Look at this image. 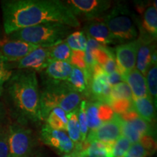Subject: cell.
Wrapping results in <instances>:
<instances>
[{
	"label": "cell",
	"mask_w": 157,
	"mask_h": 157,
	"mask_svg": "<svg viewBox=\"0 0 157 157\" xmlns=\"http://www.w3.org/2000/svg\"><path fill=\"white\" fill-rule=\"evenodd\" d=\"M78 109L67 114L68 124L67 132L68 135L72 142L74 143L75 148H77L81 143V135H80L79 124L78 121Z\"/></svg>",
	"instance_id": "cell-23"
},
{
	"label": "cell",
	"mask_w": 157,
	"mask_h": 157,
	"mask_svg": "<svg viewBox=\"0 0 157 157\" xmlns=\"http://www.w3.org/2000/svg\"><path fill=\"white\" fill-rule=\"evenodd\" d=\"M121 117L119 115L114 113L112 119L102 124L95 130L90 132L83 143L89 144L93 142L115 143L121 135Z\"/></svg>",
	"instance_id": "cell-9"
},
{
	"label": "cell",
	"mask_w": 157,
	"mask_h": 157,
	"mask_svg": "<svg viewBox=\"0 0 157 157\" xmlns=\"http://www.w3.org/2000/svg\"><path fill=\"white\" fill-rule=\"evenodd\" d=\"M156 109L151 98H137L132 100V110L139 117L148 122L154 124L156 121Z\"/></svg>",
	"instance_id": "cell-18"
},
{
	"label": "cell",
	"mask_w": 157,
	"mask_h": 157,
	"mask_svg": "<svg viewBox=\"0 0 157 157\" xmlns=\"http://www.w3.org/2000/svg\"><path fill=\"white\" fill-rule=\"evenodd\" d=\"M30 157H43L41 154H36L34 155V156H31Z\"/></svg>",
	"instance_id": "cell-41"
},
{
	"label": "cell",
	"mask_w": 157,
	"mask_h": 157,
	"mask_svg": "<svg viewBox=\"0 0 157 157\" xmlns=\"http://www.w3.org/2000/svg\"><path fill=\"white\" fill-rule=\"evenodd\" d=\"M73 28L59 23H46L20 29L7 38L49 48L66 40Z\"/></svg>",
	"instance_id": "cell-4"
},
{
	"label": "cell",
	"mask_w": 157,
	"mask_h": 157,
	"mask_svg": "<svg viewBox=\"0 0 157 157\" xmlns=\"http://www.w3.org/2000/svg\"><path fill=\"white\" fill-rule=\"evenodd\" d=\"M121 78L130 88L132 100L149 96L146 76H143L136 68L128 72Z\"/></svg>",
	"instance_id": "cell-17"
},
{
	"label": "cell",
	"mask_w": 157,
	"mask_h": 157,
	"mask_svg": "<svg viewBox=\"0 0 157 157\" xmlns=\"http://www.w3.org/2000/svg\"><path fill=\"white\" fill-rule=\"evenodd\" d=\"M86 114L88 129L95 130L102 124L112 119L114 112L108 104L98 101L86 102Z\"/></svg>",
	"instance_id": "cell-14"
},
{
	"label": "cell",
	"mask_w": 157,
	"mask_h": 157,
	"mask_svg": "<svg viewBox=\"0 0 157 157\" xmlns=\"http://www.w3.org/2000/svg\"><path fill=\"white\" fill-rule=\"evenodd\" d=\"M127 122L143 136L156 137V127H154V124L148 122L139 117Z\"/></svg>",
	"instance_id": "cell-28"
},
{
	"label": "cell",
	"mask_w": 157,
	"mask_h": 157,
	"mask_svg": "<svg viewBox=\"0 0 157 157\" xmlns=\"http://www.w3.org/2000/svg\"><path fill=\"white\" fill-rule=\"evenodd\" d=\"M64 2L76 17L88 21L101 18L111 7V2L108 0H68Z\"/></svg>",
	"instance_id": "cell-7"
},
{
	"label": "cell",
	"mask_w": 157,
	"mask_h": 157,
	"mask_svg": "<svg viewBox=\"0 0 157 157\" xmlns=\"http://www.w3.org/2000/svg\"><path fill=\"white\" fill-rule=\"evenodd\" d=\"M74 90L80 94H87L88 84L84 71L73 66L71 73L66 81Z\"/></svg>",
	"instance_id": "cell-21"
},
{
	"label": "cell",
	"mask_w": 157,
	"mask_h": 157,
	"mask_svg": "<svg viewBox=\"0 0 157 157\" xmlns=\"http://www.w3.org/2000/svg\"><path fill=\"white\" fill-rule=\"evenodd\" d=\"M9 157H30L36 145L31 129L14 121L9 124Z\"/></svg>",
	"instance_id": "cell-6"
},
{
	"label": "cell",
	"mask_w": 157,
	"mask_h": 157,
	"mask_svg": "<svg viewBox=\"0 0 157 157\" xmlns=\"http://www.w3.org/2000/svg\"><path fill=\"white\" fill-rule=\"evenodd\" d=\"M84 32L87 36L95 39L102 45L119 43L115 36L110 32L103 19L98 18L89 21L84 27Z\"/></svg>",
	"instance_id": "cell-15"
},
{
	"label": "cell",
	"mask_w": 157,
	"mask_h": 157,
	"mask_svg": "<svg viewBox=\"0 0 157 157\" xmlns=\"http://www.w3.org/2000/svg\"><path fill=\"white\" fill-rule=\"evenodd\" d=\"M7 111L15 121L23 125L42 121L40 114V92L36 72L29 70L13 71L4 84Z\"/></svg>",
	"instance_id": "cell-2"
},
{
	"label": "cell",
	"mask_w": 157,
	"mask_h": 157,
	"mask_svg": "<svg viewBox=\"0 0 157 157\" xmlns=\"http://www.w3.org/2000/svg\"><path fill=\"white\" fill-rule=\"evenodd\" d=\"M39 48L27 42L0 37V56L7 63L17 61Z\"/></svg>",
	"instance_id": "cell-11"
},
{
	"label": "cell",
	"mask_w": 157,
	"mask_h": 157,
	"mask_svg": "<svg viewBox=\"0 0 157 157\" xmlns=\"http://www.w3.org/2000/svg\"><path fill=\"white\" fill-rule=\"evenodd\" d=\"M66 42L71 51L84 52L87 48V36L82 31L71 33L66 38Z\"/></svg>",
	"instance_id": "cell-25"
},
{
	"label": "cell",
	"mask_w": 157,
	"mask_h": 157,
	"mask_svg": "<svg viewBox=\"0 0 157 157\" xmlns=\"http://www.w3.org/2000/svg\"><path fill=\"white\" fill-rule=\"evenodd\" d=\"M110 106L112 109L114 113L121 115L132 110V101L126 99L114 100L110 103Z\"/></svg>",
	"instance_id": "cell-33"
},
{
	"label": "cell",
	"mask_w": 157,
	"mask_h": 157,
	"mask_svg": "<svg viewBox=\"0 0 157 157\" xmlns=\"http://www.w3.org/2000/svg\"><path fill=\"white\" fill-rule=\"evenodd\" d=\"M150 153L140 143H136L131 145L128 151L124 157H146Z\"/></svg>",
	"instance_id": "cell-36"
},
{
	"label": "cell",
	"mask_w": 157,
	"mask_h": 157,
	"mask_svg": "<svg viewBox=\"0 0 157 157\" xmlns=\"http://www.w3.org/2000/svg\"><path fill=\"white\" fill-rule=\"evenodd\" d=\"M113 143L103 142H93L89 144L82 143V150L87 157H113L112 153Z\"/></svg>",
	"instance_id": "cell-19"
},
{
	"label": "cell",
	"mask_w": 157,
	"mask_h": 157,
	"mask_svg": "<svg viewBox=\"0 0 157 157\" xmlns=\"http://www.w3.org/2000/svg\"><path fill=\"white\" fill-rule=\"evenodd\" d=\"M9 124L0 125V157H9Z\"/></svg>",
	"instance_id": "cell-32"
},
{
	"label": "cell",
	"mask_w": 157,
	"mask_h": 157,
	"mask_svg": "<svg viewBox=\"0 0 157 157\" xmlns=\"http://www.w3.org/2000/svg\"><path fill=\"white\" fill-rule=\"evenodd\" d=\"M5 33L46 23H59L78 28L80 23L60 0H4L1 2Z\"/></svg>",
	"instance_id": "cell-1"
},
{
	"label": "cell",
	"mask_w": 157,
	"mask_h": 157,
	"mask_svg": "<svg viewBox=\"0 0 157 157\" xmlns=\"http://www.w3.org/2000/svg\"><path fill=\"white\" fill-rule=\"evenodd\" d=\"M70 63L74 67L87 71V66L84 61V52L82 51H72Z\"/></svg>",
	"instance_id": "cell-35"
},
{
	"label": "cell",
	"mask_w": 157,
	"mask_h": 157,
	"mask_svg": "<svg viewBox=\"0 0 157 157\" xmlns=\"http://www.w3.org/2000/svg\"><path fill=\"white\" fill-rule=\"evenodd\" d=\"M82 101V94L71 87L66 81H43V90L40 94V114L42 121L56 108H60L66 113L78 109Z\"/></svg>",
	"instance_id": "cell-3"
},
{
	"label": "cell",
	"mask_w": 157,
	"mask_h": 157,
	"mask_svg": "<svg viewBox=\"0 0 157 157\" xmlns=\"http://www.w3.org/2000/svg\"><path fill=\"white\" fill-rule=\"evenodd\" d=\"M146 84L149 97L152 100L154 106L156 108L157 99V66L156 64L151 65L146 74Z\"/></svg>",
	"instance_id": "cell-26"
},
{
	"label": "cell",
	"mask_w": 157,
	"mask_h": 157,
	"mask_svg": "<svg viewBox=\"0 0 157 157\" xmlns=\"http://www.w3.org/2000/svg\"><path fill=\"white\" fill-rule=\"evenodd\" d=\"M50 61L49 49L39 48L17 61L8 63V66L10 69L15 68L17 70L42 71Z\"/></svg>",
	"instance_id": "cell-13"
},
{
	"label": "cell",
	"mask_w": 157,
	"mask_h": 157,
	"mask_svg": "<svg viewBox=\"0 0 157 157\" xmlns=\"http://www.w3.org/2000/svg\"><path fill=\"white\" fill-rule=\"evenodd\" d=\"M154 5L148 6L143 10L141 27L146 32L156 39L157 35V10L156 1Z\"/></svg>",
	"instance_id": "cell-20"
},
{
	"label": "cell",
	"mask_w": 157,
	"mask_h": 157,
	"mask_svg": "<svg viewBox=\"0 0 157 157\" xmlns=\"http://www.w3.org/2000/svg\"><path fill=\"white\" fill-rule=\"evenodd\" d=\"M137 48L138 40L137 39L132 42L119 44L115 49L117 71L120 74L121 77L135 69Z\"/></svg>",
	"instance_id": "cell-12"
},
{
	"label": "cell",
	"mask_w": 157,
	"mask_h": 157,
	"mask_svg": "<svg viewBox=\"0 0 157 157\" xmlns=\"http://www.w3.org/2000/svg\"><path fill=\"white\" fill-rule=\"evenodd\" d=\"M45 121L51 128L64 132L67 131V113L60 108L52 109Z\"/></svg>",
	"instance_id": "cell-22"
},
{
	"label": "cell",
	"mask_w": 157,
	"mask_h": 157,
	"mask_svg": "<svg viewBox=\"0 0 157 157\" xmlns=\"http://www.w3.org/2000/svg\"><path fill=\"white\" fill-rule=\"evenodd\" d=\"M102 19L119 43L124 44L137 39L140 22L125 4L118 3Z\"/></svg>",
	"instance_id": "cell-5"
},
{
	"label": "cell",
	"mask_w": 157,
	"mask_h": 157,
	"mask_svg": "<svg viewBox=\"0 0 157 157\" xmlns=\"http://www.w3.org/2000/svg\"><path fill=\"white\" fill-rule=\"evenodd\" d=\"M73 69V66L68 62L51 60L44 68L42 81H67ZM43 70V71H44Z\"/></svg>",
	"instance_id": "cell-16"
},
{
	"label": "cell",
	"mask_w": 157,
	"mask_h": 157,
	"mask_svg": "<svg viewBox=\"0 0 157 157\" xmlns=\"http://www.w3.org/2000/svg\"><path fill=\"white\" fill-rule=\"evenodd\" d=\"M86 101H82L80 103L79 109H78V121L79 124L80 135H81V143L85 141L88 135V127L87 114H86Z\"/></svg>",
	"instance_id": "cell-29"
},
{
	"label": "cell",
	"mask_w": 157,
	"mask_h": 157,
	"mask_svg": "<svg viewBox=\"0 0 157 157\" xmlns=\"http://www.w3.org/2000/svg\"><path fill=\"white\" fill-rule=\"evenodd\" d=\"M121 135L128 139L132 144L139 143L143 137V135L137 132L134 127L131 126L127 121H123L122 119L121 123Z\"/></svg>",
	"instance_id": "cell-30"
},
{
	"label": "cell",
	"mask_w": 157,
	"mask_h": 157,
	"mask_svg": "<svg viewBox=\"0 0 157 157\" xmlns=\"http://www.w3.org/2000/svg\"><path fill=\"white\" fill-rule=\"evenodd\" d=\"M48 49L51 60L64 61L70 63L72 51L68 46L66 40Z\"/></svg>",
	"instance_id": "cell-24"
},
{
	"label": "cell",
	"mask_w": 157,
	"mask_h": 157,
	"mask_svg": "<svg viewBox=\"0 0 157 157\" xmlns=\"http://www.w3.org/2000/svg\"><path fill=\"white\" fill-rule=\"evenodd\" d=\"M63 157H71V154H65L64 156H63Z\"/></svg>",
	"instance_id": "cell-42"
},
{
	"label": "cell",
	"mask_w": 157,
	"mask_h": 157,
	"mask_svg": "<svg viewBox=\"0 0 157 157\" xmlns=\"http://www.w3.org/2000/svg\"><path fill=\"white\" fill-rule=\"evenodd\" d=\"M126 99L132 101V92L126 82H121L111 87V95H110L109 105L111 101L114 100Z\"/></svg>",
	"instance_id": "cell-27"
},
{
	"label": "cell",
	"mask_w": 157,
	"mask_h": 157,
	"mask_svg": "<svg viewBox=\"0 0 157 157\" xmlns=\"http://www.w3.org/2000/svg\"><path fill=\"white\" fill-rule=\"evenodd\" d=\"M108 80H109V83L111 87L123 81L121 75L117 71L113 72L112 74H108Z\"/></svg>",
	"instance_id": "cell-38"
},
{
	"label": "cell",
	"mask_w": 157,
	"mask_h": 157,
	"mask_svg": "<svg viewBox=\"0 0 157 157\" xmlns=\"http://www.w3.org/2000/svg\"><path fill=\"white\" fill-rule=\"evenodd\" d=\"M111 86L109 83L108 74L100 65L96 64L92 70V78L88 87L87 96H90L93 101L109 105Z\"/></svg>",
	"instance_id": "cell-8"
},
{
	"label": "cell",
	"mask_w": 157,
	"mask_h": 157,
	"mask_svg": "<svg viewBox=\"0 0 157 157\" xmlns=\"http://www.w3.org/2000/svg\"><path fill=\"white\" fill-rule=\"evenodd\" d=\"M132 143L125 137L121 135L113 143L112 153L113 157H124L130 148Z\"/></svg>",
	"instance_id": "cell-31"
},
{
	"label": "cell",
	"mask_w": 157,
	"mask_h": 157,
	"mask_svg": "<svg viewBox=\"0 0 157 157\" xmlns=\"http://www.w3.org/2000/svg\"><path fill=\"white\" fill-rule=\"evenodd\" d=\"M102 68L107 74H112L117 71V63H116L115 58H109Z\"/></svg>",
	"instance_id": "cell-37"
},
{
	"label": "cell",
	"mask_w": 157,
	"mask_h": 157,
	"mask_svg": "<svg viewBox=\"0 0 157 157\" xmlns=\"http://www.w3.org/2000/svg\"><path fill=\"white\" fill-rule=\"evenodd\" d=\"M40 139L44 144L65 154H71L75 148L67 133L51 128L47 124H43L41 129Z\"/></svg>",
	"instance_id": "cell-10"
},
{
	"label": "cell",
	"mask_w": 157,
	"mask_h": 157,
	"mask_svg": "<svg viewBox=\"0 0 157 157\" xmlns=\"http://www.w3.org/2000/svg\"><path fill=\"white\" fill-rule=\"evenodd\" d=\"M71 157H87V155L82 149H74V151L71 154Z\"/></svg>",
	"instance_id": "cell-40"
},
{
	"label": "cell",
	"mask_w": 157,
	"mask_h": 157,
	"mask_svg": "<svg viewBox=\"0 0 157 157\" xmlns=\"http://www.w3.org/2000/svg\"><path fill=\"white\" fill-rule=\"evenodd\" d=\"M7 111L6 109L5 104L0 102V125L5 124V120L7 119Z\"/></svg>",
	"instance_id": "cell-39"
},
{
	"label": "cell",
	"mask_w": 157,
	"mask_h": 157,
	"mask_svg": "<svg viewBox=\"0 0 157 157\" xmlns=\"http://www.w3.org/2000/svg\"><path fill=\"white\" fill-rule=\"evenodd\" d=\"M13 71L10 69L8 63L6 62L0 56V96L2 95L4 84L10 77Z\"/></svg>",
	"instance_id": "cell-34"
}]
</instances>
